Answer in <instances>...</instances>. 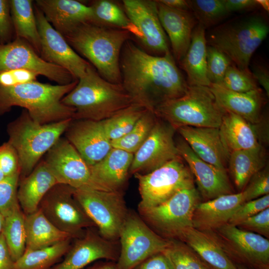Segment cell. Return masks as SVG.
Returning <instances> with one entry per match:
<instances>
[{"label": "cell", "instance_id": "cell-13", "mask_svg": "<svg viewBox=\"0 0 269 269\" xmlns=\"http://www.w3.org/2000/svg\"><path fill=\"white\" fill-rule=\"evenodd\" d=\"M74 189L65 184H56L43 198L38 209L56 228L75 239L88 228L96 226L75 198Z\"/></svg>", "mask_w": 269, "mask_h": 269}, {"label": "cell", "instance_id": "cell-24", "mask_svg": "<svg viewBox=\"0 0 269 269\" xmlns=\"http://www.w3.org/2000/svg\"><path fill=\"white\" fill-rule=\"evenodd\" d=\"M155 1L159 19L169 39L173 56L180 62L190 45L197 20L190 10L173 9Z\"/></svg>", "mask_w": 269, "mask_h": 269}, {"label": "cell", "instance_id": "cell-25", "mask_svg": "<svg viewBox=\"0 0 269 269\" xmlns=\"http://www.w3.org/2000/svg\"><path fill=\"white\" fill-rule=\"evenodd\" d=\"M209 88L224 111L237 115L253 124L262 121L263 107L267 100L260 88L247 92H234L215 84H211Z\"/></svg>", "mask_w": 269, "mask_h": 269}, {"label": "cell", "instance_id": "cell-18", "mask_svg": "<svg viewBox=\"0 0 269 269\" xmlns=\"http://www.w3.org/2000/svg\"><path fill=\"white\" fill-rule=\"evenodd\" d=\"M123 4L128 18L137 30V38L141 44L156 56L171 53L155 0H124Z\"/></svg>", "mask_w": 269, "mask_h": 269}, {"label": "cell", "instance_id": "cell-38", "mask_svg": "<svg viewBox=\"0 0 269 269\" xmlns=\"http://www.w3.org/2000/svg\"><path fill=\"white\" fill-rule=\"evenodd\" d=\"M147 110H149L142 105L135 103L102 121L107 136L111 141L124 136L132 130Z\"/></svg>", "mask_w": 269, "mask_h": 269}, {"label": "cell", "instance_id": "cell-44", "mask_svg": "<svg viewBox=\"0 0 269 269\" xmlns=\"http://www.w3.org/2000/svg\"><path fill=\"white\" fill-rule=\"evenodd\" d=\"M20 174L6 177L0 182V213L3 216L18 205L17 191Z\"/></svg>", "mask_w": 269, "mask_h": 269}, {"label": "cell", "instance_id": "cell-30", "mask_svg": "<svg viewBox=\"0 0 269 269\" xmlns=\"http://www.w3.org/2000/svg\"><path fill=\"white\" fill-rule=\"evenodd\" d=\"M206 28L198 23L193 29L190 45L179 62L185 72L187 82L190 86L209 87L207 76V47Z\"/></svg>", "mask_w": 269, "mask_h": 269}, {"label": "cell", "instance_id": "cell-35", "mask_svg": "<svg viewBox=\"0 0 269 269\" xmlns=\"http://www.w3.org/2000/svg\"><path fill=\"white\" fill-rule=\"evenodd\" d=\"M72 240L40 249L25 250L22 256L14 262L12 269H50L67 252Z\"/></svg>", "mask_w": 269, "mask_h": 269}, {"label": "cell", "instance_id": "cell-43", "mask_svg": "<svg viewBox=\"0 0 269 269\" xmlns=\"http://www.w3.org/2000/svg\"><path fill=\"white\" fill-rule=\"evenodd\" d=\"M232 63L230 59L218 49L207 47V76L211 84H221L228 67Z\"/></svg>", "mask_w": 269, "mask_h": 269}, {"label": "cell", "instance_id": "cell-21", "mask_svg": "<svg viewBox=\"0 0 269 269\" xmlns=\"http://www.w3.org/2000/svg\"><path fill=\"white\" fill-rule=\"evenodd\" d=\"M176 144L179 155L193 176L198 192L206 201L233 193L226 170L219 169L200 159L183 138L179 140Z\"/></svg>", "mask_w": 269, "mask_h": 269}, {"label": "cell", "instance_id": "cell-14", "mask_svg": "<svg viewBox=\"0 0 269 269\" xmlns=\"http://www.w3.org/2000/svg\"><path fill=\"white\" fill-rule=\"evenodd\" d=\"M43 159L58 183L75 189L101 190L93 179L90 166L65 137L59 139Z\"/></svg>", "mask_w": 269, "mask_h": 269}, {"label": "cell", "instance_id": "cell-19", "mask_svg": "<svg viewBox=\"0 0 269 269\" xmlns=\"http://www.w3.org/2000/svg\"><path fill=\"white\" fill-rule=\"evenodd\" d=\"M94 227L88 228L82 237L75 239L63 259L50 269H83L102 259L117 262L120 253L118 241L104 238Z\"/></svg>", "mask_w": 269, "mask_h": 269}, {"label": "cell", "instance_id": "cell-22", "mask_svg": "<svg viewBox=\"0 0 269 269\" xmlns=\"http://www.w3.org/2000/svg\"><path fill=\"white\" fill-rule=\"evenodd\" d=\"M176 131L200 159L226 170L230 153L222 142L219 128L183 127Z\"/></svg>", "mask_w": 269, "mask_h": 269}, {"label": "cell", "instance_id": "cell-41", "mask_svg": "<svg viewBox=\"0 0 269 269\" xmlns=\"http://www.w3.org/2000/svg\"><path fill=\"white\" fill-rule=\"evenodd\" d=\"M190 11L198 23L206 29L215 25L228 16L224 0H188Z\"/></svg>", "mask_w": 269, "mask_h": 269}, {"label": "cell", "instance_id": "cell-47", "mask_svg": "<svg viewBox=\"0 0 269 269\" xmlns=\"http://www.w3.org/2000/svg\"><path fill=\"white\" fill-rule=\"evenodd\" d=\"M239 228L269 238V208L250 217L237 225Z\"/></svg>", "mask_w": 269, "mask_h": 269}, {"label": "cell", "instance_id": "cell-39", "mask_svg": "<svg viewBox=\"0 0 269 269\" xmlns=\"http://www.w3.org/2000/svg\"><path fill=\"white\" fill-rule=\"evenodd\" d=\"M157 119L153 111L147 110L130 132L111 141L112 147L134 154L148 136Z\"/></svg>", "mask_w": 269, "mask_h": 269}, {"label": "cell", "instance_id": "cell-55", "mask_svg": "<svg viewBox=\"0 0 269 269\" xmlns=\"http://www.w3.org/2000/svg\"><path fill=\"white\" fill-rule=\"evenodd\" d=\"M158 2L173 9L190 10L188 0H159Z\"/></svg>", "mask_w": 269, "mask_h": 269}, {"label": "cell", "instance_id": "cell-40", "mask_svg": "<svg viewBox=\"0 0 269 269\" xmlns=\"http://www.w3.org/2000/svg\"><path fill=\"white\" fill-rule=\"evenodd\" d=\"M168 241L163 252L173 269H212L184 242L176 239Z\"/></svg>", "mask_w": 269, "mask_h": 269}, {"label": "cell", "instance_id": "cell-45", "mask_svg": "<svg viewBox=\"0 0 269 269\" xmlns=\"http://www.w3.org/2000/svg\"><path fill=\"white\" fill-rule=\"evenodd\" d=\"M241 191L245 202L269 194V167L266 165L255 173Z\"/></svg>", "mask_w": 269, "mask_h": 269}, {"label": "cell", "instance_id": "cell-49", "mask_svg": "<svg viewBox=\"0 0 269 269\" xmlns=\"http://www.w3.org/2000/svg\"><path fill=\"white\" fill-rule=\"evenodd\" d=\"M15 38L9 0H0V45Z\"/></svg>", "mask_w": 269, "mask_h": 269}, {"label": "cell", "instance_id": "cell-31", "mask_svg": "<svg viewBox=\"0 0 269 269\" xmlns=\"http://www.w3.org/2000/svg\"><path fill=\"white\" fill-rule=\"evenodd\" d=\"M190 247L212 269H238L221 246L208 233L191 227L180 240Z\"/></svg>", "mask_w": 269, "mask_h": 269}, {"label": "cell", "instance_id": "cell-33", "mask_svg": "<svg viewBox=\"0 0 269 269\" xmlns=\"http://www.w3.org/2000/svg\"><path fill=\"white\" fill-rule=\"evenodd\" d=\"M267 156L263 145L230 153L228 167L239 190L242 191L250 178L267 165Z\"/></svg>", "mask_w": 269, "mask_h": 269}, {"label": "cell", "instance_id": "cell-52", "mask_svg": "<svg viewBox=\"0 0 269 269\" xmlns=\"http://www.w3.org/2000/svg\"><path fill=\"white\" fill-rule=\"evenodd\" d=\"M224 1L230 13L251 10L259 6L256 0H224Z\"/></svg>", "mask_w": 269, "mask_h": 269}, {"label": "cell", "instance_id": "cell-20", "mask_svg": "<svg viewBox=\"0 0 269 269\" xmlns=\"http://www.w3.org/2000/svg\"><path fill=\"white\" fill-rule=\"evenodd\" d=\"M64 134L89 166L101 160L112 148L102 121L72 119Z\"/></svg>", "mask_w": 269, "mask_h": 269}, {"label": "cell", "instance_id": "cell-53", "mask_svg": "<svg viewBox=\"0 0 269 269\" xmlns=\"http://www.w3.org/2000/svg\"><path fill=\"white\" fill-rule=\"evenodd\" d=\"M13 264L14 261L1 232L0 234V269H12Z\"/></svg>", "mask_w": 269, "mask_h": 269}, {"label": "cell", "instance_id": "cell-34", "mask_svg": "<svg viewBox=\"0 0 269 269\" xmlns=\"http://www.w3.org/2000/svg\"><path fill=\"white\" fill-rule=\"evenodd\" d=\"M9 2L15 38L26 41L40 55V37L33 1L31 0H9Z\"/></svg>", "mask_w": 269, "mask_h": 269}, {"label": "cell", "instance_id": "cell-28", "mask_svg": "<svg viewBox=\"0 0 269 269\" xmlns=\"http://www.w3.org/2000/svg\"><path fill=\"white\" fill-rule=\"evenodd\" d=\"M58 183L45 162L41 159L29 174L19 181L17 198L24 214H29L38 210L46 194Z\"/></svg>", "mask_w": 269, "mask_h": 269}, {"label": "cell", "instance_id": "cell-32", "mask_svg": "<svg viewBox=\"0 0 269 269\" xmlns=\"http://www.w3.org/2000/svg\"><path fill=\"white\" fill-rule=\"evenodd\" d=\"M25 250H35L73 239L52 224L38 209L25 215Z\"/></svg>", "mask_w": 269, "mask_h": 269}, {"label": "cell", "instance_id": "cell-51", "mask_svg": "<svg viewBox=\"0 0 269 269\" xmlns=\"http://www.w3.org/2000/svg\"><path fill=\"white\" fill-rule=\"evenodd\" d=\"M133 269H173L163 252L147 258Z\"/></svg>", "mask_w": 269, "mask_h": 269}, {"label": "cell", "instance_id": "cell-2", "mask_svg": "<svg viewBox=\"0 0 269 269\" xmlns=\"http://www.w3.org/2000/svg\"><path fill=\"white\" fill-rule=\"evenodd\" d=\"M131 35L126 30L86 22L77 25L64 37L102 77L111 83L122 84L121 53Z\"/></svg>", "mask_w": 269, "mask_h": 269}, {"label": "cell", "instance_id": "cell-48", "mask_svg": "<svg viewBox=\"0 0 269 269\" xmlns=\"http://www.w3.org/2000/svg\"><path fill=\"white\" fill-rule=\"evenodd\" d=\"M0 168L6 177L20 174V164L15 149L8 142L0 145Z\"/></svg>", "mask_w": 269, "mask_h": 269}, {"label": "cell", "instance_id": "cell-42", "mask_svg": "<svg viewBox=\"0 0 269 269\" xmlns=\"http://www.w3.org/2000/svg\"><path fill=\"white\" fill-rule=\"evenodd\" d=\"M219 86L237 92H247L260 88L249 69H241L233 63L228 67Z\"/></svg>", "mask_w": 269, "mask_h": 269}, {"label": "cell", "instance_id": "cell-26", "mask_svg": "<svg viewBox=\"0 0 269 269\" xmlns=\"http://www.w3.org/2000/svg\"><path fill=\"white\" fill-rule=\"evenodd\" d=\"M242 191L223 195L199 203L193 217V227L208 232L228 223L237 208L244 202Z\"/></svg>", "mask_w": 269, "mask_h": 269}, {"label": "cell", "instance_id": "cell-36", "mask_svg": "<svg viewBox=\"0 0 269 269\" xmlns=\"http://www.w3.org/2000/svg\"><path fill=\"white\" fill-rule=\"evenodd\" d=\"M92 10V22L122 29L137 38L136 28L131 22L124 9L116 2L109 0L93 1L89 5Z\"/></svg>", "mask_w": 269, "mask_h": 269}, {"label": "cell", "instance_id": "cell-1", "mask_svg": "<svg viewBox=\"0 0 269 269\" xmlns=\"http://www.w3.org/2000/svg\"><path fill=\"white\" fill-rule=\"evenodd\" d=\"M122 85L137 103L153 111L159 105L183 96L188 84L171 53L156 56L130 40L120 56Z\"/></svg>", "mask_w": 269, "mask_h": 269}, {"label": "cell", "instance_id": "cell-60", "mask_svg": "<svg viewBox=\"0 0 269 269\" xmlns=\"http://www.w3.org/2000/svg\"><path fill=\"white\" fill-rule=\"evenodd\" d=\"M236 267H237L238 269H251L250 268H248L246 267L239 265H236Z\"/></svg>", "mask_w": 269, "mask_h": 269}, {"label": "cell", "instance_id": "cell-11", "mask_svg": "<svg viewBox=\"0 0 269 269\" xmlns=\"http://www.w3.org/2000/svg\"><path fill=\"white\" fill-rule=\"evenodd\" d=\"M119 241L118 269H133L147 258L163 252L168 244V240L152 231L138 213L130 210Z\"/></svg>", "mask_w": 269, "mask_h": 269}, {"label": "cell", "instance_id": "cell-5", "mask_svg": "<svg viewBox=\"0 0 269 269\" xmlns=\"http://www.w3.org/2000/svg\"><path fill=\"white\" fill-rule=\"evenodd\" d=\"M72 119L40 124L25 110L7 126L8 142L15 149L20 164L19 179L33 170L42 156L62 137Z\"/></svg>", "mask_w": 269, "mask_h": 269}, {"label": "cell", "instance_id": "cell-57", "mask_svg": "<svg viewBox=\"0 0 269 269\" xmlns=\"http://www.w3.org/2000/svg\"><path fill=\"white\" fill-rule=\"evenodd\" d=\"M259 6H261L267 11L269 10V1L268 0H256Z\"/></svg>", "mask_w": 269, "mask_h": 269}, {"label": "cell", "instance_id": "cell-4", "mask_svg": "<svg viewBox=\"0 0 269 269\" xmlns=\"http://www.w3.org/2000/svg\"><path fill=\"white\" fill-rule=\"evenodd\" d=\"M61 102L75 109L73 119L96 121L105 120L137 103L122 84L106 80L92 65Z\"/></svg>", "mask_w": 269, "mask_h": 269}, {"label": "cell", "instance_id": "cell-6", "mask_svg": "<svg viewBox=\"0 0 269 269\" xmlns=\"http://www.w3.org/2000/svg\"><path fill=\"white\" fill-rule=\"evenodd\" d=\"M269 27L259 14L233 20L214 28L207 43L225 54L238 68L247 70L251 58L267 37Z\"/></svg>", "mask_w": 269, "mask_h": 269}, {"label": "cell", "instance_id": "cell-15", "mask_svg": "<svg viewBox=\"0 0 269 269\" xmlns=\"http://www.w3.org/2000/svg\"><path fill=\"white\" fill-rule=\"evenodd\" d=\"M175 131L157 117L148 136L134 154L129 173L147 174L180 156L174 139Z\"/></svg>", "mask_w": 269, "mask_h": 269}, {"label": "cell", "instance_id": "cell-17", "mask_svg": "<svg viewBox=\"0 0 269 269\" xmlns=\"http://www.w3.org/2000/svg\"><path fill=\"white\" fill-rule=\"evenodd\" d=\"M34 9L40 37L41 58L65 69L76 80L83 77L92 65L71 47L64 37L47 21L35 4Z\"/></svg>", "mask_w": 269, "mask_h": 269}, {"label": "cell", "instance_id": "cell-3", "mask_svg": "<svg viewBox=\"0 0 269 269\" xmlns=\"http://www.w3.org/2000/svg\"><path fill=\"white\" fill-rule=\"evenodd\" d=\"M78 80L66 85H51L37 81L10 87L0 85V116L13 107L26 110L36 123L46 124L72 119L75 109L61 102Z\"/></svg>", "mask_w": 269, "mask_h": 269}, {"label": "cell", "instance_id": "cell-54", "mask_svg": "<svg viewBox=\"0 0 269 269\" xmlns=\"http://www.w3.org/2000/svg\"><path fill=\"white\" fill-rule=\"evenodd\" d=\"M252 74L260 84L263 87L267 96L269 95V73L268 70L261 65H254Z\"/></svg>", "mask_w": 269, "mask_h": 269}, {"label": "cell", "instance_id": "cell-23", "mask_svg": "<svg viewBox=\"0 0 269 269\" xmlns=\"http://www.w3.org/2000/svg\"><path fill=\"white\" fill-rule=\"evenodd\" d=\"M35 4L52 26L63 36L81 23L92 22L90 5L75 0H36Z\"/></svg>", "mask_w": 269, "mask_h": 269}, {"label": "cell", "instance_id": "cell-7", "mask_svg": "<svg viewBox=\"0 0 269 269\" xmlns=\"http://www.w3.org/2000/svg\"><path fill=\"white\" fill-rule=\"evenodd\" d=\"M153 112L176 130L183 127L219 128L225 111L209 87L189 85L183 96L161 104Z\"/></svg>", "mask_w": 269, "mask_h": 269}, {"label": "cell", "instance_id": "cell-12", "mask_svg": "<svg viewBox=\"0 0 269 269\" xmlns=\"http://www.w3.org/2000/svg\"><path fill=\"white\" fill-rule=\"evenodd\" d=\"M206 233L236 265L251 269H269L268 239L229 224Z\"/></svg>", "mask_w": 269, "mask_h": 269}, {"label": "cell", "instance_id": "cell-58", "mask_svg": "<svg viewBox=\"0 0 269 269\" xmlns=\"http://www.w3.org/2000/svg\"><path fill=\"white\" fill-rule=\"evenodd\" d=\"M4 223V216L0 213V234L2 232Z\"/></svg>", "mask_w": 269, "mask_h": 269}, {"label": "cell", "instance_id": "cell-8", "mask_svg": "<svg viewBox=\"0 0 269 269\" xmlns=\"http://www.w3.org/2000/svg\"><path fill=\"white\" fill-rule=\"evenodd\" d=\"M199 194L195 186L185 188L158 205L137 207L138 214L162 238L179 240L186 230L193 227L194 212L199 203Z\"/></svg>", "mask_w": 269, "mask_h": 269}, {"label": "cell", "instance_id": "cell-27", "mask_svg": "<svg viewBox=\"0 0 269 269\" xmlns=\"http://www.w3.org/2000/svg\"><path fill=\"white\" fill-rule=\"evenodd\" d=\"M134 154L112 147L99 162L90 166L93 179L101 190L121 191L126 183Z\"/></svg>", "mask_w": 269, "mask_h": 269}, {"label": "cell", "instance_id": "cell-29", "mask_svg": "<svg viewBox=\"0 0 269 269\" xmlns=\"http://www.w3.org/2000/svg\"><path fill=\"white\" fill-rule=\"evenodd\" d=\"M258 124L225 111L219 128L221 138L230 153L256 148L262 144Z\"/></svg>", "mask_w": 269, "mask_h": 269}, {"label": "cell", "instance_id": "cell-37", "mask_svg": "<svg viewBox=\"0 0 269 269\" xmlns=\"http://www.w3.org/2000/svg\"><path fill=\"white\" fill-rule=\"evenodd\" d=\"M2 233L14 262L22 256L26 249L25 214L19 205L4 216Z\"/></svg>", "mask_w": 269, "mask_h": 269}, {"label": "cell", "instance_id": "cell-16", "mask_svg": "<svg viewBox=\"0 0 269 269\" xmlns=\"http://www.w3.org/2000/svg\"><path fill=\"white\" fill-rule=\"evenodd\" d=\"M17 69L32 71L59 85L77 80L65 69L42 59L26 41L15 37L8 43L0 45V73Z\"/></svg>", "mask_w": 269, "mask_h": 269}, {"label": "cell", "instance_id": "cell-46", "mask_svg": "<svg viewBox=\"0 0 269 269\" xmlns=\"http://www.w3.org/2000/svg\"><path fill=\"white\" fill-rule=\"evenodd\" d=\"M269 208V194L242 203L228 224L237 226L246 219Z\"/></svg>", "mask_w": 269, "mask_h": 269}, {"label": "cell", "instance_id": "cell-10", "mask_svg": "<svg viewBox=\"0 0 269 269\" xmlns=\"http://www.w3.org/2000/svg\"><path fill=\"white\" fill-rule=\"evenodd\" d=\"M134 175L140 196L137 207L155 206L180 190L195 186L193 176L180 156L148 173Z\"/></svg>", "mask_w": 269, "mask_h": 269}, {"label": "cell", "instance_id": "cell-56", "mask_svg": "<svg viewBox=\"0 0 269 269\" xmlns=\"http://www.w3.org/2000/svg\"><path fill=\"white\" fill-rule=\"evenodd\" d=\"M85 269H118L116 262L106 261L95 262Z\"/></svg>", "mask_w": 269, "mask_h": 269}, {"label": "cell", "instance_id": "cell-50", "mask_svg": "<svg viewBox=\"0 0 269 269\" xmlns=\"http://www.w3.org/2000/svg\"><path fill=\"white\" fill-rule=\"evenodd\" d=\"M39 76L32 71L17 69L0 73V85L10 87L37 81Z\"/></svg>", "mask_w": 269, "mask_h": 269}, {"label": "cell", "instance_id": "cell-59", "mask_svg": "<svg viewBox=\"0 0 269 269\" xmlns=\"http://www.w3.org/2000/svg\"><path fill=\"white\" fill-rule=\"evenodd\" d=\"M6 177L4 176L0 168V182L3 180Z\"/></svg>", "mask_w": 269, "mask_h": 269}, {"label": "cell", "instance_id": "cell-9", "mask_svg": "<svg viewBox=\"0 0 269 269\" xmlns=\"http://www.w3.org/2000/svg\"><path fill=\"white\" fill-rule=\"evenodd\" d=\"M74 195L100 235L111 241H119L128 209L121 191L92 188L74 189Z\"/></svg>", "mask_w": 269, "mask_h": 269}]
</instances>
